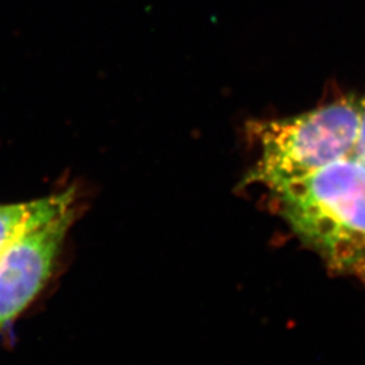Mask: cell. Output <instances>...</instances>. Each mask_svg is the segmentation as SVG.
<instances>
[{
	"instance_id": "cell-1",
	"label": "cell",
	"mask_w": 365,
	"mask_h": 365,
	"mask_svg": "<svg viewBox=\"0 0 365 365\" xmlns=\"http://www.w3.org/2000/svg\"><path fill=\"white\" fill-rule=\"evenodd\" d=\"M284 220L339 272L365 276V164L349 156L274 190Z\"/></svg>"
},
{
	"instance_id": "cell-2",
	"label": "cell",
	"mask_w": 365,
	"mask_h": 365,
	"mask_svg": "<svg viewBox=\"0 0 365 365\" xmlns=\"http://www.w3.org/2000/svg\"><path fill=\"white\" fill-rule=\"evenodd\" d=\"M361 98L344 96L300 115L248 123L260 144L259 163L249 182L272 191L314 170L349 156L357 141Z\"/></svg>"
},
{
	"instance_id": "cell-3",
	"label": "cell",
	"mask_w": 365,
	"mask_h": 365,
	"mask_svg": "<svg viewBox=\"0 0 365 365\" xmlns=\"http://www.w3.org/2000/svg\"><path fill=\"white\" fill-rule=\"evenodd\" d=\"M78 202L29 229L0 256V330L36 300L56 268Z\"/></svg>"
},
{
	"instance_id": "cell-4",
	"label": "cell",
	"mask_w": 365,
	"mask_h": 365,
	"mask_svg": "<svg viewBox=\"0 0 365 365\" xmlns=\"http://www.w3.org/2000/svg\"><path fill=\"white\" fill-rule=\"evenodd\" d=\"M78 202V188L66 187L27 202L0 203V256L29 229Z\"/></svg>"
},
{
	"instance_id": "cell-5",
	"label": "cell",
	"mask_w": 365,
	"mask_h": 365,
	"mask_svg": "<svg viewBox=\"0 0 365 365\" xmlns=\"http://www.w3.org/2000/svg\"><path fill=\"white\" fill-rule=\"evenodd\" d=\"M353 157L359 158L365 164V96L361 98V119H360V129L357 134V141L353 149Z\"/></svg>"
}]
</instances>
